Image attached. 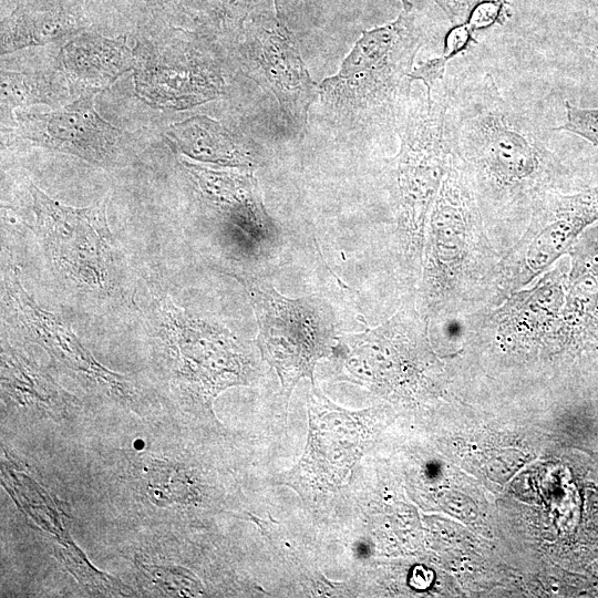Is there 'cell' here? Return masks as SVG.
I'll return each instance as SVG.
<instances>
[{
  "mask_svg": "<svg viewBox=\"0 0 598 598\" xmlns=\"http://www.w3.org/2000/svg\"><path fill=\"white\" fill-rule=\"evenodd\" d=\"M567 254L566 297L550 347L573 351L598 349V221Z\"/></svg>",
  "mask_w": 598,
  "mask_h": 598,
  "instance_id": "5bb4252c",
  "label": "cell"
},
{
  "mask_svg": "<svg viewBox=\"0 0 598 598\" xmlns=\"http://www.w3.org/2000/svg\"><path fill=\"white\" fill-rule=\"evenodd\" d=\"M243 54L261 72L282 115L303 132L310 106L320 95L295 38L281 21L262 22L248 33Z\"/></svg>",
  "mask_w": 598,
  "mask_h": 598,
  "instance_id": "7c38bea8",
  "label": "cell"
},
{
  "mask_svg": "<svg viewBox=\"0 0 598 598\" xmlns=\"http://www.w3.org/2000/svg\"><path fill=\"white\" fill-rule=\"evenodd\" d=\"M274 1H275L278 20L285 23L289 13L296 6L297 0H274Z\"/></svg>",
  "mask_w": 598,
  "mask_h": 598,
  "instance_id": "603a6c76",
  "label": "cell"
},
{
  "mask_svg": "<svg viewBox=\"0 0 598 598\" xmlns=\"http://www.w3.org/2000/svg\"><path fill=\"white\" fill-rule=\"evenodd\" d=\"M446 14L453 24L463 23L473 8L482 0H432Z\"/></svg>",
  "mask_w": 598,
  "mask_h": 598,
  "instance_id": "7402d4cb",
  "label": "cell"
},
{
  "mask_svg": "<svg viewBox=\"0 0 598 598\" xmlns=\"http://www.w3.org/2000/svg\"><path fill=\"white\" fill-rule=\"evenodd\" d=\"M400 1L399 16L362 31L340 70L319 84L321 102L342 120H390L410 99V73L424 43V31L412 2Z\"/></svg>",
  "mask_w": 598,
  "mask_h": 598,
  "instance_id": "3957f363",
  "label": "cell"
},
{
  "mask_svg": "<svg viewBox=\"0 0 598 598\" xmlns=\"http://www.w3.org/2000/svg\"><path fill=\"white\" fill-rule=\"evenodd\" d=\"M71 92L60 73H27L1 71V110L10 112L16 107L34 104H54L64 101Z\"/></svg>",
  "mask_w": 598,
  "mask_h": 598,
  "instance_id": "d6986e66",
  "label": "cell"
},
{
  "mask_svg": "<svg viewBox=\"0 0 598 598\" xmlns=\"http://www.w3.org/2000/svg\"><path fill=\"white\" fill-rule=\"evenodd\" d=\"M1 378L3 395L12 403L55 412L68 404V394L13 350H2Z\"/></svg>",
  "mask_w": 598,
  "mask_h": 598,
  "instance_id": "ac0fdd59",
  "label": "cell"
},
{
  "mask_svg": "<svg viewBox=\"0 0 598 598\" xmlns=\"http://www.w3.org/2000/svg\"><path fill=\"white\" fill-rule=\"evenodd\" d=\"M6 286L18 320L32 340L61 364L111 393L124 396L130 393V384L122 375L99 364L59 316L43 310L34 302L20 283L14 269L8 275Z\"/></svg>",
  "mask_w": 598,
  "mask_h": 598,
  "instance_id": "9a60e30c",
  "label": "cell"
},
{
  "mask_svg": "<svg viewBox=\"0 0 598 598\" xmlns=\"http://www.w3.org/2000/svg\"><path fill=\"white\" fill-rule=\"evenodd\" d=\"M59 63L71 92L96 95L135 68L136 58L120 39L83 34L61 49Z\"/></svg>",
  "mask_w": 598,
  "mask_h": 598,
  "instance_id": "2e32d148",
  "label": "cell"
},
{
  "mask_svg": "<svg viewBox=\"0 0 598 598\" xmlns=\"http://www.w3.org/2000/svg\"><path fill=\"white\" fill-rule=\"evenodd\" d=\"M254 308L262 359L274 368L289 396L301 378L313 382L318 360L338 342L332 307L317 296L288 298L272 285L249 275H235Z\"/></svg>",
  "mask_w": 598,
  "mask_h": 598,
  "instance_id": "5b68a950",
  "label": "cell"
},
{
  "mask_svg": "<svg viewBox=\"0 0 598 598\" xmlns=\"http://www.w3.org/2000/svg\"><path fill=\"white\" fill-rule=\"evenodd\" d=\"M95 94H83L48 113L19 112L16 134L40 146L78 156L90 163L112 165L123 151L125 136L102 118Z\"/></svg>",
  "mask_w": 598,
  "mask_h": 598,
  "instance_id": "8fae6325",
  "label": "cell"
},
{
  "mask_svg": "<svg viewBox=\"0 0 598 598\" xmlns=\"http://www.w3.org/2000/svg\"><path fill=\"white\" fill-rule=\"evenodd\" d=\"M207 206L227 228L226 237L249 258H271L280 231L269 216L252 171L216 169L182 159Z\"/></svg>",
  "mask_w": 598,
  "mask_h": 598,
  "instance_id": "9c48e42d",
  "label": "cell"
},
{
  "mask_svg": "<svg viewBox=\"0 0 598 598\" xmlns=\"http://www.w3.org/2000/svg\"><path fill=\"white\" fill-rule=\"evenodd\" d=\"M165 136L177 152L202 163L247 171L258 165L251 146L207 115H194L173 123Z\"/></svg>",
  "mask_w": 598,
  "mask_h": 598,
  "instance_id": "e0dca14e",
  "label": "cell"
},
{
  "mask_svg": "<svg viewBox=\"0 0 598 598\" xmlns=\"http://www.w3.org/2000/svg\"><path fill=\"white\" fill-rule=\"evenodd\" d=\"M451 94L440 82L424 99L409 102L399 127L400 147L389 159L400 252L419 278L429 215L452 158Z\"/></svg>",
  "mask_w": 598,
  "mask_h": 598,
  "instance_id": "277c9868",
  "label": "cell"
},
{
  "mask_svg": "<svg viewBox=\"0 0 598 598\" xmlns=\"http://www.w3.org/2000/svg\"><path fill=\"white\" fill-rule=\"evenodd\" d=\"M597 221L598 185L573 194L543 195L520 238L498 262L491 308L545 272Z\"/></svg>",
  "mask_w": 598,
  "mask_h": 598,
  "instance_id": "ba28073f",
  "label": "cell"
},
{
  "mask_svg": "<svg viewBox=\"0 0 598 598\" xmlns=\"http://www.w3.org/2000/svg\"><path fill=\"white\" fill-rule=\"evenodd\" d=\"M448 131L494 246L506 225L524 233L536 202L557 190L561 173L544 127L504 97L486 73L451 94ZM499 241L501 235L498 250Z\"/></svg>",
  "mask_w": 598,
  "mask_h": 598,
  "instance_id": "6da1fadb",
  "label": "cell"
},
{
  "mask_svg": "<svg viewBox=\"0 0 598 598\" xmlns=\"http://www.w3.org/2000/svg\"><path fill=\"white\" fill-rule=\"evenodd\" d=\"M134 87L136 95L153 107L186 110L220 99L225 80L218 65L198 52L173 58L145 53L136 58Z\"/></svg>",
  "mask_w": 598,
  "mask_h": 598,
  "instance_id": "4fadbf2b",
  "label": "cell"
},
{
  "mask_svg": "<svg viewBox=\"0 0 598 598\" xmlns=\"http://www.w3.org/2000/svg\"><path fill=\"white\" fill-rule=\"evenodd\" d=\"M73 27L68 20L51 16H24L12 20L1 35V54L27 47L45 44L68 34Z\"/></svg>",
  "mask_w": 598,
  "mask_h": 598,
  "instance_id": "ffe728a7",
  "label": "cell"
},
{
  "mask_svg": "<svg viewBox=\"0 0 598 598\" xmlns=\"http://www.w3.org/2000/svg\"><path fill=\"white\" fill-rule=\"evenodd\" d=\"M589 54L598 63V45L591 48Z\"/></svg>",
  "mask_w": 598,
  "mask_h": 598,
  "instance_id": "cb8c5ba5",
  "label": "cell"
},
{
  "mask_svg": "<svg viewBox=\"0 0 598 598\" xmlns=\"http://www.w3.org/2000/svg\"><path fill=\"white\" fill-rule=\"evenodd\" d=\"M501 258L453 152L425 231L419 310L429 324L489 309Z\"/></svg>",
  "mask_w": 598,
  "mask_h": 598,
  "instance_id": "7a4b0ae2",
  "label": "cell"
},
{
  "mask_svg": "<svg viewBox=\"0 0 598 598\" xmlns=\"http://www.w3.org/2000/svg\"><path fill=\"white\" fill-rule=\"evenodd\" d=\"M29 189L35 233L58 276L80 289L111 290L117 262L106 219L109 197L74 208L54 200L31 182Z\"/></svg>",
  "mask_w": 598,
  "mask_h": 598,
  "instance_id": "8992f818",
  "label": "cell"
},
{
  "mask_svg": "<svg viewBox=\"0 0 598 598\" xmlns=\"http://www.w3.org/2000/svg\"><path fill=\"white\" fill-rule=\"evenodd\" d=\"M309 436L306 452L289 476L317 489L343 484L362 454V412L332 403L312 383L308 396Z\"/></svg>",
  "mask_w": 598,
  "mask_h": 598,
  "instance_id": "30bf717a",
  "label": "cell"
},
{
  "mask_svg": "<svg viewBox=\"0 0 598 598\" xmlns=\"http://www.w3.org/2000/svg\"><path fill=\"white\" fill-rule=\"evenodd\" d=\"M566 120L553 128L578 135L598 148V107H579L565 102Z\"/></svg>",
  "mask_w": 598,
  "mask_h": 598,
  "instance_id": "44dd1931",
  "label": "cell"
},
{
  "mask_svg": "<svg viewBox=\"0 0 598 598\" xmlns=\"http://www.w3.org/2000/svg\"><path fill=\"white\" fill-rule=\"evenodd\" d=\"M154 299L152 323L183 392L210 403L221 390L246 383V362L233 333L193 317L165 295Z\"/></svg>",
  "mask_w": 598,
  "mask_h": 598,
  "instance_id": "52a82bcc",
  "label": "cell"
}]
</instances>
